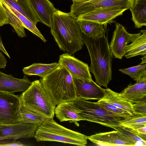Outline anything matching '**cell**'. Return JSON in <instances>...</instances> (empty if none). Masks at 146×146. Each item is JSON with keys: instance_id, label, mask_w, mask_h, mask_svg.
<instances>
[{"instance_id": "cell-40", "label": "cell", "mask_w": 146, "mask_h": 146, "mask_svg": "<svg viewBox=\"0 0 146 146\" xmlns=\"http://www.w3.org/2000/svg\"><path fill=\"white\" fill-rule=\"evenodd\" d=\"M0 4H1V5H2V4H3L2 2H1V0H0Z\"/></svg>"}, {"instance_id": "cell-36", "label": "cell", "mask_w": 146, "mask_h": 146, "mask_svg": "<svg viewBox=\"0 0 146 146\" xmlns=\"http://www.w3.org/2000/svg\"><path fill=\"white\" fill-rule=\"evenodd\" d=\"M0 50L4 52L9 58L10 57L7 53V52L5 50V48L3 45L1 35H0Z\"/></svg>"}, {"instance_id": "cell-33", "label": "cell", "mask_w": 146, "mask_h": 146, "mask_svg": "<svg viewBox=\"0 0 146 146\" xmlns=\"http://www.w3.org/2000/svg\"><path fill=\"white\" fill-rule=\"evenodd\" d=\"M8 24V17L2 5L0 4V27Z\"/></svg>"}, {"instance_id": "cell-2", "label": "cell", "mask_w": 146, "mask_h": 146, "mask_svg": "<svg viewBox=\"0 0 146 146\" xmlns=\"http://www.w3.org/2000/svg\"><path fill=\"white\" fill-rule=\"evenodd\" d=\"M84 44L86 46L90 55V72L94 75L96 83L106 88L112 79L113 55L110 51L108 37L96 40L83 34Z\"/></svg>"}, {"instance_id": "cell-31", "label": "cell", "mask_w": 146, "mask_h": 146, "mask_svg": "<svg viewBox=\"0 0 146 146\" xmlns=\"http://www.w3.org/2000/svg\"><path fill=\"white\" fill-rule=\"evenodd\" d=\"M97 102L108 111L121 117L127 118L133 115L126 111L116 107L102 99L99 100Z\"/></svg>"}, {"instance_id": "cell-22", "label": "cell", "mask_w": 146, "mask_h": 146, "mask_svg": "<svg viewBox=\"0 0 146 146\" xmlns=\"http://www.w3.org/2000/svg\"><path fill=\"white\" fill-rule=\"evenodd\" d=\"M105 90V96L102 100L134 115L132 109L133 104L122 98L119 93L108 88Z\"/></svg>"}, {"instance_id": "cell-34", "label": "cell", "mask_w": 146, "mask_h": 146, "mask_svg": "<svg viewBox=\"0 0 146 146\" xmlns=\"http://www.w3.org/2000/svg\"><path fill=\"white\" fill-rule=\"evenodd\" d=\"M15 140H14L12 141L9 140L4 141L3 140L0 141V146H23L26 145L21 142L16 141Z\"/></svg>"}, {"instance_id": "cell-15", "label": "cell", "mask_w": 146, "mask_h": 146, "mask_svg": "<svg viewBox=\"0 0 146 146\" xmlns=\"http://www.w3.org/2000/svg\"><path fill=\"white\" fill-rule=\"evenodd\" d=\"M32 82L26 76L23 78H15L11 74H5L0 71V91L14 93L24 92L31 86Z\"/></svg>"}, {"instance_id": "cell-20", "label": "cell", "mask_w": 146, "mask_h": 146, "mask_svg": "<svg viewBox=\"0 0 146 146\" xmlns=\"http://www.w3.org/2000/svg\"><path fill=\"white\" fill-rule=\"evenodd\" d=\"M35 25L39 21L29 0H3Z\"/></svg>"}, {"instance_id": "cell-1", "label": "cell", "mask_w": 146, "mask_h": 146, "mask_svg": "<svg viewBox=\"0 0 146 146\" xmlns=\"http://www.w3.org/2000/svg\"><path fill=\"white\" fill-rule=\"evenodd\" d=\"M50 33L59 48L72 55L83 47V34L76 19L57 10L52 16Z\"/></svg>"}, {"instance_id": "cell-7", "label": "cell", "mask_w": 146, "mask_h": 146, "mask_svg": "<svg viewBox=\"0 0 146 146\" xmlns=\"http://www.w3.org/2000/svg\"><path fill=\"white\" fill-rule=\"evenodd\" d=\"M135 0H91L84 2L73 1L70 15L77 19L80 15L102 9L117 8L129 9Z\"/></svg>"}, {"instance_id": "cell-35", "label": "cell", "mask_w": 146, "mask_h": 146, "mask_svg": "<svg viewBox=\"0 0 146 146\" xmlns=\"http://www.w3.org/2000/svg\"><path fill=\"white\" fill-rule=\"evenodd\" d=\"M7 61L5 57L0 51V68L4 69L6 66Z\"/></svg>"}, {"instance_id": "cell-30", "label": "cell", "mask_w": 146, "mask_h": 146, "mask_svg": "<svg viewBox=\"0 0 146 146\" xmlns=\"http://www.w3.org/2000/svg\"><path fill=\"white\" fill-rule=\"evenodd\" d=\"M111 128L118 131L127 137L136 142L137 143H139L141 145H146V141L139 137L134 130L121 125L113 126Z\"/></svg>"}, {"instance_id": "cell-25", "label": "cell", "mask_w": 146, "mask_h": 146, "mask_svg": "<svg viewBox=\"0 0 146 146\" xmlns=\"http://www.w3.org/2000/svg\"><path fill=\"white\" fill-rule=\"evenodd\" d=\"M8 17V24L11 25L20 37H25L26 35L23 24L18 17L11 10L8 5L3 0H1Z\"/></svg>"}, {"instance_id": "cell-32", "label": "cell", "mask_w": 146, "mask_h": 146, "mask_svg": "<svg viewBox=\"0 0 146 146\" xmlns=\"http://www.w3.org/2000/svg\"><path fill=\"white\" fill-rule=\"evenodd\" d=\"M132 109L134 115H146V102L133 104Z\"/></svg>"}, {"instance_id": "cell-3", "label": "cell", "mask_w": 146, "mask_h": 146, "mask_svg": "<svg viewBox=\"0 0 146 146\" xmlns=\"http://www.w3.org/2000/svg\"><path fill=\"white\" fill-rule=\"evenodd\" d=\"M40 80L56 105L69 102L77 97L73 77L61 64Z\"/></svg>"}, {"instance_id": "cell-26", "label": "cell", "mask_w": 146, "mask_h": 146, "mask_svg": "<svg viewBox=\"0 0 146 146\" xmlns=\"http://www.w3.org/2000/svg\"><path fill=\"white\" fill-rule=\"evenodd\" d=\"M20 110L22 122L24 123L39 126L49 119L41 114L29 110L22 105Z\"/></svg>"}, {"instance_id": "cell-19", "label": "cell", "mask_w": 146, "mask_h": 146, "mask_svg": "<svg viewBox=\"0 0 146 146\" xmlns=\"http://www.w3.org/2000/svg\"><path fill=\"white\" fill-rule=\"evenodd\" d=\"M140 32L130 44L126 46L124 56L127 58L146 55V30H142Z\"/></svg>"}, {"instance_id": "cell-8", "label": "cell", "mask_w": 146, "mask_h": 146, "mask_svg": "<svg viewBox=\"0 0 146 146\" xmlns=\"http://www.w3.org/2000/svg\"><path fill=\"white\" fill-rule=\"evenodd\" d=\"M21 105L19 97L13 93L0 91V124L22 122Z\"/></svg>"}, {"instance_id": "cell-39", "label": "cell", "mask_w": 146, "mask_h": 146, "mask_svg": "<svg viewBox=\"0 0 146 146\" xmlns=\"http://www.w3.org/2000/svg\"><path fill=\"white\" fill-rule=\"evenodd\" d=\"M73 1H75L79 2H84L90 1L91 0H71Z\"/></svg>"}, {"instance_id": "cell-12", "label": "cell", "mask_w": 146, "mask_h": 146, "mask_svg": "<svg viewBox=\"0 0 146 146\" xmlns=\"http://www.w3.org/2000/svg\"><path fill=\"white\" fill-rule=\"evenodd\" d=\"M88 139L98 146H135L137 143L117 131L96 133Z\"/></svg>"}, {"instance_id": "cell-17", "label": "cell", "mask_w": 146, "mask_h": 146, "mask_svg": "<svg viewBox=\"0 0 146 146\" xmlns=\"http://www.w3.org/2000/svg\"><path fill=\"white\" fill-rule=\"evenodd\" d=\"M39 22L50 27L53 13L57 10L49 0H29Z\"/></svg>"}, {"instance_id": "cell-21", "label": "cell", "mask_w": 146, "mask_h": 146, "mask_svg": "<svg viewBox=\"0 0 146 146\" xmlns=\"http://www.w3.org/2000/svg\"><path fill=\"white\" fill-rule=\"evenodd\" d=\"M78 23L83 34L88 37L97 40L105 35L104 25L88 21Z\"/></svg>"}, {"instance_id": "cell-14", "label": "cell", "mask_w": 146, "mask_h": 146, "mask_svg": "<svg viewBox=\"0 0 146 146\" xmlns=\"http://www.w3.org/2000/svg\"><path fill=\"white\" fill-rule=\"evenodd\" d=\"M126 10L111 8L97 10L80 15L76 20L78 22L88 21L107 25L116 17L122 15Z\"/></svg>"}, {"instance_id": "cell-4", "label": "cell", "mask_w": 146, "mask_h": 146, "mask_svg": "<svg viewBox=\"0 0 146 146\" xmlns=\"http://www.w3.org/2000/svg\"><path fill=\"white\" fill-rule=\"evenodd\" d=\"M21 105L28 110L48 118H53L56 104L40 80L32 82L19 96Z\"/></svg>"}, {"instance_id": "cell-5", "label": "cell", "mask_w": 146, "mask_h": 146, "mask_svg": "<svg viewBox=\"0 0 146 146\" xmlns=\"http://www.w3.org/2000/svg\"><path fill=\"white\" fill-rule=\"evenodd\" d=\"M88 136L67 128L49 118L39 126L34 136L37 141H56L85 146Z\"/></svg>"}, {"instance_id": "cell-23", "label": "cell", "mask_w": 146, "mask_h": 146, "mask_svg": "<svg viewBox=\"0 0 146 146\" xmlns=\"http://www.w3.org/2000/svg\"><path fill=\"white\" fill-rule=\"evenodd\" d=\"M130 9L132 14V20L135 27L140 28L146 26V0H135Z\"/></svg>"}, {"instance_id": "cell-6", "label": "cell", "mask_w": 146, "mask_h": 146, "mask_svg": "<svg viewBox=\"0 0 146 146\" xmlns=\"http://www.w3.org/2000/svg\"><path fill=\"white\" fill-rule=\"evenodd\" d=\"M69 102L78 109L82 120L111 128L119 125V122L126 118L108 111L97 102L88 101L77 97Z\"/></svg>"}, {"instance_id": "cell-37", "label": "cell", "mask_w": 146, "mask_h": 146, "mask_svg": "<svg viewBox=\"0 0 146 146\" xmlns=\"http://www.w3.org/2000/svg\"><path fill=\"white\" fill-rule=\"evenodd\" d=\"M134 130L136 133L146 134V126L138 128Z\"/></svg>"}, {"instance_id": "cell-10", "label": "cell", "mask_w": 146, "mask_h": 146, "mask_svg": "<svg viewBox=\"0 0 146 146\" xmlns=\"http://www.w3.org/2000/svg\"><path fill=\"white\" fill-rule=\"evenodd\" d=\"M138 34V33H129L122 25L116 23L115 29L109 44L113 56L115 58L122 59L124 56L126 46Z\"/></svg>"}, {"instance_id": "cell-9", "label": "cell", "mask_w": 146, "mask_h": 146, "mask_svg": "<svg viewBox=\"0 0 146 146\" xmlns=\"http://www.w3.org/2000/svg\"><path fill=\"white\" fill-rule=\"evenodd\" d=\"M38 126L22 122L9 125L0 124V141L33 138Z\"/></svg>"}, {"instance_id": "cell-24", "label": "cell", "mask_w": 146, "mask_h": 146, "mask_svg": "<svg viewBox=\"0 0 146 146\" xmlns=\"http://www.w3.org/2000/svg\"><path fill=\"white\" fill-rule=\"evenodd\" d=\"M59 64L58 62L48 64L34 63L23 68L22 71L25 75H36L42 78L57 68Z\"/></svg>"}, {"instance_id": "cell-11", "label": "cell", "mask_w": 146, "mask_h": 146, "mask_svg": "<svg viewBox=\"0 0 146 146\" xmlns=\"http://www.w3.org/2000/svg\"><path fill=\"white\" fill-rule=\"evenodd\" d=\"M58 62L66 68L72 77L84 81L91 82L93 80L87 63L65 53L60 56Z\"/></svg>"}, {"instance_id": "cell-16", "label": "cell", "mask_w": 146, "mask_h": 146, "mask_svg": "<svg viewBox=\"0 0 146 146\" xmlns=\"http://www.w3.org/2000/svg\"><path fill=\"white\" fill-rule=\"evenodd\" d=\"M119 94L133 104L146 102V76L141 77L133 84L130 83Z\"/></svg>"}, {"instance_id": "cell-29", "label": "cell", "mask_w": 146, "mask_h": 146, "mask_svg": "<svg viewBox=\"0 0 146 146\" xmlns=\"http://www.w3.org/2000/svg\"><path fill=\"white\" fill-rule=\"evenodd\" d=\"M119 70L123 74L129 75L133 80L137 81L141 77L146 76V64L120 69Z\"/></svg>"}, {"instance_id": "cell-13", "label": "cell", "mask_w": 146, "mask_h": 146, "mask_svg": "<svg viewBox=\"0 0 146 146\" xmlns=\"http://www.w3.org/2000/svg\"><path fill=\"white\" fill-rule=\"evenodd\" d=\"M77 97L85 100H100L104 96L105 90L93 80L84 81L73 77Z\"/></svg>"}, {"instance_id": "cell-27", "label": "cell", "mask_w": 146, "mask_h": 146, "mask_svg": "<svg viewBox=\"0 0 146 146\" xmlns=\"http://www.w3.org/2000/svg\"><path fill=\"white\" fill-rule=\"evenodd\" d=\"M120 125L135 130L146 126V115H134L119 122Z\"/></svg>"}, {"instance_id": "cell-28", "label": "cell", "mask_w": 146, "mask_h": 146, "mask_svg": "<svg viewBox=\"0 0 146 146\" xmlns=\"http://www.w3.org/2000/svg\"><path fill=\"white\" fill-rule=\"evenodd\" d=\"M7 4L8 5L12 11L18 17L21 21L24 28L27 29L33 33L38 37L44 42H46V40L36 27V25H35L31 21L7 3Z\"/></svg>"}, {"instance_id": "cell-38", "label": "cell", "mask_w": 146, "mask_h": 146, "mask_svg": "<svg viewBox=\"0 0 146 146\" xmlns=\"http://www.w3.org/2000/svg\"><path fill=\"white\" fill-rule=\"evenodd\" d=\"M146 55L144 56V57L141 58L142 61L141 63L140 64H142L144 63H146Z\"/></svg>"}, {"instance_id": "cell-18", "label": "cell", "mask_w": 146, "mask_h": 146, "mask_svg": "<svg viewBox=\"0 0 146 146\" xmlns=\"http://www.w3.org/2000/svg\"><path fill=\"white\" fill-rule=\"evenodd\" d=\"M55 109L54 114L60 122L69 121L79 126L78 121L82 120L78 109L70 102L60 103Z\"/></svg>"}]
</instances>
